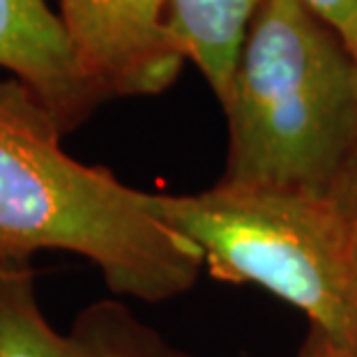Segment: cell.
Returning <instances> with one entry per match:
<instances>
[{
  "instance_id": "6da1fadb",
  "label": "cell",
  "mask_w": 357,
  "mask_h": 357,
  "mask_svg": "<svg viewBox=\"0 0 357 357\" xmlns=\"http://www.w3.org/2000/svg\"><path fill=\"white\" fill-rule=\"evenodd\" d=\"M63 136L24 81L0 79V270L53 249L88 258L111 293L148 305L192 291L203 256L159 217L157 196L70 157Z\"/></svg>"
},
{
  "instance_id": "7a4b0ae2",
  "label": "cell",
  "mask_w": 357,
  "mask_h": 357,
  "mask_svg": "<svg viewBox=\"0 0 357 357\" xmlns=\"http://www.w3.org/2000/svg\"><path fill=\"white\" fill-rule=\"evenodd\" d=\"M219 182L332 196L357 153V58L300 0H261L222 102Z\"/></svg>"
},
{
  "instance_id": "3957f363",
  "label": "cell",
  "mask_w": 357,
  "mask_h": 357,
  "mask_svg": "<svg viewBox=\"0 0 357 357\" xmlns=\"http://www.w3.org/2000/svg\"><path fill=\"white\" fill-rule=\"evenodd\" d=\"M155 196L159 217L199 249L212 277L265 288L357 355V229L330 196L224 182Z\"/></svg>"
},
{
  "instance_id": "277c9868",
  "label": "cell",
  "mask_w": 357,
  "mask_h": 357,
  "mask_svg": "<svg viewBox=\"0 0 357 357\" xmlns=\"http://www.w3.org/2000/svg\"><path fill=\"white\" fill-rule=\"evenodd\" d=\"M60 19L109 100L164 93L187 60L166 0H60Z\"/></svg>"
},
{
  "instance_id": "5b68a950",
  "label": "cell",
  "mask_w": 357,
  "mask_h": 357,
  "mask_svg": "<svg viewBox=\"0 0 357 357\" xmlns=\"http://www.w3.org/2000/svg\"><path fill=\"white\" fill-rule=\"evenodd\" d=\"M0 357H194L171 344L120 300L83 307L70 330L47 321L35 295V275L14 265L0 275Z\"/></svg>"
},
{
  "instance_id": "8992f818",
  "label": "cell",
  "mask_w": 357,
  "mask_h": 357,
  "mask_svg": "<svg viewBox=\"0 0 357 357\" xmlns=\"http://www.w3.org/2000/svg\"><path fill=\"white\" fill-rule=\"evenodd\" d=\"M0 67L40 97L63 134L74 132L109 100L83 70L49 0H0Z\"/></svg>"
},
{
  "instance_id": "52a82bcc",
  "label": "cell",
  "mask_w": 357,
  "mask_h": 357,
  "mask_svg": "<svg viewBox=\"0 0 357 357\" xmlns=\"http://www.w3.org/2000/svg\"><path fill=\"white\" fill-rule=\"evenodd\" d=\"M258 5L261 0H166L182 51L201 70L219 102L229 95Z\"/></svg>"
},
{
  "instance_id": "ba28073f",
  "label": "cell",
  "mask_w": 357,
  "mask_h": 357,
  "mask_svg": "<svg viewBox=\"0 0 357 357\" xmlns=\"http://www.w3.org/2000/svg\"><path fill=\"white\" fill-rule=\"evenodd\" d=\"M337 33L357 58V0H300Z\"/></svg>"
},
{
  "instance_id": "9c48e42d",
  "label": "cell",
  "mask_w": 357,
  "mask_h": 357,
  "mask_svg": "<svg viewBox=\"0 0 357 357\" xmlns=\"http://www.w3.org/2000/svg\"><path fill=\"white\" fill-rule=\"evenodd\" d=\"M330 199L353 224H357V153L353 155L351 164L346 166V171L341 173Z\"/></svg>"
},
{
  "instance_id": "30bf717a",
  "label": "cell",
  "mask_w": 357,
  "mask_h": 357,
  "mask_svg": "<svg viewBox=\"0 0 357 357\" xmlns=\"http://www.w3.org/2000/svg\"><path fill=\"white\" fill-rule=\"evenodd\" d=\"M300 357H348V355L337 351L321 332L309 328V334L305 339V346H302V351H300Z\"/></svg>"
},
{
  "instance_id": "8fae6325",
  "label": "cell",
  "mask_w": 357,
  "mask_h": 357,
  "mask_svg": "<svg viewBox=\"0 0 357 357\" xmlns=\"http://www.w3.org/2000/svg\"><path fill=\"white\" fill-rule=\"evenodd\" d=\"M3 272H5V270H0V275H3Z\"/></svg>"
},
{
  "instance_id": "7c38bea8",
  "label": "cell",
  "mask_w": 357,
  "mask_h": 357,
  "mask_svg": "<svg viewBox=\"0 0 357 357\" xmlns=\"http://www.w3.org/2000/svg\"><path fill=\"white\" fill-rule=\"evenodd\" d=\"M355 229H357V224H355Z\"/></svg>"
},
{
  "instance_id": "4fadbf2b",
  "label": "cell",
  "mask_w": 357,
  "mask_h": 357,
  "mask_svg": "<svg viewBox=\"0 0 357 357\" xmlns=\"http://www.w3.org/2000/svg\"><path fill=\"white\" fill-rule=\"evenodd\" d=\"M355 357H357V355H355Z\"/></svg>"
}]
</instances>
